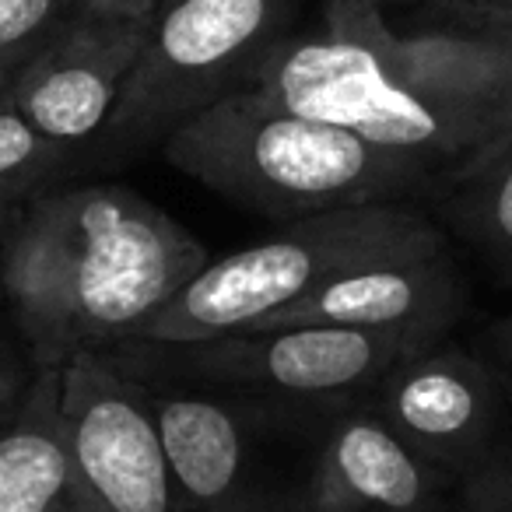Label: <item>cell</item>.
Listing matches in <instances>:
<instances>
[{"label": "cell", "instance_id": "6da1fadb", "mask_svg": "<svg viewBox=\"0 0 512 512\" xmlns=\"http://www.w3.org/2000/svg\"><path fill=\"white\" fill-rule=\"evenodd\" d=\"M253 88L292 113L355 130L456 186L512 141V39L393 32L376 0H327L323 32L281 39Z\"/></svg>", "mask_w": 512, "mask_h": 512}, {"label": "cell", "instance_id": "7a4b0ae2", "mask_svg": "<svg viewBox=\"0 0 512 512\" xmlns=\"http://www.w3.org/2000/svg\"><path fill=\"white\" fill-rule=\"evenodd\" d=\"M207 246L127 186L39 190L0 239V292L36 369L134 341L193 274Z\"/></svg>", "mask_w": 512, "mask_h": 512}, {"label": "cell", "instance_id": "3957f363", "mask_svg": "<svg viewBox=\"0 0 512 512\" xmlns=\"http://www.w3.org/2000/svg\"><path fill=\"white\" fill-rule=\"evenodd\" d=\"M172 169L242 211L278 221L341 207L404 204L428 176L355 130L292 113L246 85L179 123L162 141Z\"/></svg>", "mask_w": 512, "mask_h": 512}, {"label": "cell", "instance_id": "277c9868", "mask_svg": "<svg viewBox=\"0 0 512 512\" xmlns=\"http://www.w3.org/2000/svg\"><path fill=\"white\" fill-rule=\"evenodd\" d=\"M439 249H449L442 228L404 204L341 207L285 221L274 239L211 256L134 341L176 344L253 330L341 274Z\"/></svg>", "mask_w": 512, "mask_h": 512}, {"label": "cell", "instance_id": "5b68a950", "mask_svg": "<svg viewBox=\"0 0 512 512\" xmlns=\"http://www.w3.org/2000/svg\"><path fill=\"white\" fill-rule=\"evenodd\" d=\"M148 393L197 512H316L323 453L341 414L207 390Z\"/></svg>", "mask_w": 512, "mask_h": 512}, {"label": "cell", "instance_id": "8992f818", "mask_svg": "<svg viewBox=\"0 0 512 512\" xmlns=\"http://www.w3.org/2000/svg\"><path fill=\"white\" fill-rule=\"evenodd\" d=\"M446 341L428 330L271 327L204 341H127L158 369L207 393H232L267 404L344 414L365 407L379 379L407 355Z\"/></svg>", "mask_w": 512, "mask_h": 512}, {"label": "cell", "instance_id": "52a82bcc", "mask_svg": "<svg viewBox=\"0 0 512 512\" xmlns=\"http://www.w3.org/2000/svg\"><path fill=\"white\" fill-rule=\"evenodd\" d=\"M292 0H158L106 127L109 151L162 144L179 123L253 81L285 39Z\"/></svg>", "mask_w": 512, "mask_h": 512}, {"label": "cell", "instance_id": "ba28073f", "mask_svg": "<svg viewBox=\"0 0 512 512\" xmlns=\"http://www.w3.org/2000/svg\"><path fill=\"white\" fill-rule=\"evenodd\" d=\"M365 407L414 456L467 484L484 512H512V414L477 348L439 341L414 351L379 379Z\"/></svg>", "mask_w": 512, "mask_h": 512}, {"label": "cell", "instance_id": "9c48e42d", "mask_svg": "<svg viewBox=\"0 0 512 512\" xmlns=\"http://www.w3.org/2000/svg\"><path fill=\"white\" fill-rule=\"evenodd\" d=\"M60 407L74 453L106 512H197L179 484L151 411V393L106 351L60 369Z\"/></svg>", "mask_w": 512, "mask_h": 512}, {"label": "cell", "instance_id": "30bf717a", "mask_svg": "<svg viewBox=\"0 0 512 512\" xmlns=\"http://www.w3.org/2000/svg\"><path fill=\"white\" fill-rule=\"evenodd\" d=\"M148 29L151 15L78 11L39 46L11 92V106L67 151L106 134Z\"/></svg>", "mask_w": 512, "mask_h": 512}, {"label": "cell", "instance_id": "8fae6325", "mask_svg": "<svg viewBox=\"0 0 512 512\" xmlns=\"http://www.w3.org/2000/svg\"><path fill=\"white\" fill-rule=\"evenodd\" d=\"M470 302L467 281L449 249L411 260L348 271L292 302L253 330L271 327H362V330H428L446 337Z\"/></svg>", "mask_w": 512, "mask_h": 512}, {"label": "cell", "instance_id": "7c38bea8", "mask_svg": "<svg viewBox=\"0 0 512 512\" xmlns=\"http://www.w3.org/2000/svg\"><path fill=\"white\" fill-rule=\"evenodd\" d=\"M316 512H484L481 498L414 456L369 407L334 421Z\"/></svg>", "mask_w": 512, "mask_h": 512}, {"label": "cell", "instance_id": "4fadbf2b", "mask_svg": "<svg viewBox=\"0 0 512 512\" xmlns=\"http://www.w3.org/2000/svg\"><path fill=\"white\" fill-rule=\"evenodd\" d=\"M0 512H106L67 432L60 369H36L0 418Z\"/></svg>", "mask_w": 512, "mask_h": 512}, {"label": "cell", "instance_id": "5bb4252c", "mask_svg": "<svg viewBox=\"0 0 512 512\" xmlns=\"http://www.w3.org/2000/svg\"><path fill=\"white\" fill-rule=\"evenodd\" d=\"M449 211L491 264L512 274V141L495 162L453 186Z\"/></svg>", "mask_w": 512, "mask_h": 512}, {"label": "cell", "instance_id": "9a60e30c", "mask_svg": "<svg viewBox=\"0 0 512 512\" xmlns=\"http://www.w3.org/2000/svg\"><path fill=\"white\" fill-rule=\"evenodd\" d=\"M64 158L67 148L39 134L11 102L0 106V186L36 197Z\"/></svg>", "mask_w": 512, "mask_h": 512}, {"label": "cell", "instance_id": "2e32d148", "mask_svg": "<svg viewBox=\"0 0 512 512\" xmlns=\"http://www.w3.org/2000/svg\"><path fill=\"white\" fill-rule=\"evenodd\" d=\"M81 8L85 0H0V50L53 36Z\"/></svg>", "mask_w": 512, "mask_h": 512}, {"label": "cell", "instance_id": "e0dca14e", "mask_svg": "<svg viewBox=\"0 0 512 512\" xmlns=\"http://www.w3.org/2000/svg\"><path fill=\"white\" fill-rule=\"evenodd\" d=\"M446 29L512 39V0H432Z\"/></svg>", "mask_w": 512, "mask_h": 512}, {"label": "cell", "instance_id": "ac0fdd59", "mask_svg": "<svg viewBox=\"0 0 512 512\" xmlns=\"http://www.w3.org/2000/svg\"><path fill=\"white\" fill-rule=\"evenodd\" d=\"M477 351H481L491 362V369H495L498 383H502V393H505V404H509V414H512V316L491 323V327L477 337Z\"/></svg>", "mask_w": 512, "mask_h": 512}, {"label": "cell", "instance_id": "d6986e66", "mask_svg": "<svg viewBox=\"0 0 512 512\" xmlns=\"http://www.w3.org/2000/svg\"><path fill=\"white\" fill-rule=\"evenodd\" d=\"M32 376H36V372H32ZM32 376L18 365V358L0 344V418L15 411V404L22 400V393H25V386L32 383Z\"/></svg>", "mask_w": 512, "mask_h": 512}, {"label": "cell", "instance_id": "ffe728a7", "mask_svg": "<svg viewBox=\"0 0 512 512\" xmlns=\"http://www.w3.org/2000/svg\"><path fill=\"white\" fill-rule=\"evenodd\" d=\"M46 39H50V36H46ZM46 39L15 46V50H0V106H4V102H11V92H15L18 78H22V71L32 64V57H36L39 46H43Z\"/></svg>", "mask_w": 512, "mask_h": 512}, {"label": "cell", "instance_id": "44dd1931", "mask_svg": "<svg viewBox=\"0 0 512 512\" xmlns=\"http://www.w3.org/2000/svg\"><path fill=\"white\" fill-rule=\"evenodd\" d=\"M158 0H85L81 11H106V15H155Z\"/></svg>", "mask_w": 512, "mask_h": 512}, {"label": "cell", "instance_id": "7402d4cb", "mask_svg": "<svg viewBox=\"0 0 512 512\" xmlns=\"http://www.w3.org/2000/svg\"><path fill=\"white\" fill-rule=\"evenodd\" d=\"M32 193H22V190H8V186H0V239H4V232L11 228V221H15V214L25 207V200H29Z\"/></svg>", "mask_w": 512, "mask_h": 512}, {"label": "cell", "instance_id": "603a6c76", "mask_svg": "<svg viewBox=\"0 0 512 512\" xmlns=\"http://www.w3.org/2000/svg\"><path fill=\"white\" fill-rule=\"evenodd\" d=\"M379 8H383V4H411V0H376Z\"/></svg>", "mask_w": 512, "mask_h": 512}]
</instances>
